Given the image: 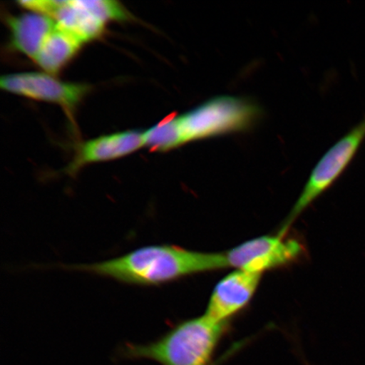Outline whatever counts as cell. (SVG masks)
<instances>
[{"mask_svg":"<svg viewBox=\"0 0 365 365\" xmlns=\"http://www.w3.org/2000/svg\"><path fill=\"white\" fill-rule=\"evenodd\" d=\"M66 270L110 278L127 285L158 287L228 268L225 252H202L173 245L143 246L106 261L65 264Z\"/></svg>","mask_w":365,"mask_h":365,"instance_id":"6da1fadb","label":"cell"},{"mask_svg":"<svg viewBox=\"0 0 365 365\" xmlns=\"http://www.w3.org/2000/svg\"><path fill=\"white\" fill-rule=\"evenodd\" d=\"M230 322L207 314L178 323L158 339L145 344H128L123 357L147 359L161 365H208Z\"/></svg>","mask_w":365,"mask_h":365,"instance_id":"7a4b0ae2","label":"cell"},{"mask_svg":"<svg viewBox=\"0 0 365 365\" xmlns=\"http://www.w3.org/2000/svg\"><path fill=\"white\" fill-rule=\"evenodd\" d=\"M263 115L257 103L239 96L221 95L173 116L182 145L252 129Z\"/></svg>","mask_w":365,"mask_h":365,"instance_id":"3957f363","label":"cell"},{"mask_svg":"<svg viewBox=\"0 0 365 365\" xmlns=\"http://www.w3.org/2000/svg\"><path fill=\"white\" fill-rule=\"evenodd\" d=\"M364 140L365 115L319 160L278 234L287 235L297 218L344 175Z\"/></svg>","mask_w":365,"mask_h":365,"instance_id":"277c9868","label":"cell"},{"mask_svg":"<svg viewBox=\"0 0 365 365\" xmlns=\"http://www.w3.org/2000/svg\"><path fill=\"white\" fill-rule=\"evenodd\" d=\"M304 251L298 240L277 234L249 240L225 253L228 267L263 274L296 263Z\"/></svg>","mask_w":365,"mask_h":365,"instance_id":"5b68a950","label":"cell"},{"mask_svg":"<svg viewBox=\"0 0 365 365\" xmlns=\"http://www.w3.org/2000/svg\"><path fill=\"white\" fill-rule=\"evenodd\" d=\"M0 88L27 98L59 105L71 113L88 93L89 86L59 81L48 73L26 72L3 76Z\"/></svg>","mask_w":365,"mask_h":365,"instance_id":"8992f818","label":"cell"},{"mask_svg":"<svg viewBox=\"0 0 365 365\" xmlns=\"http://www.w3.org/2000/svg\"><path fill=\"white\" fill-rule=\"evenodd\" d=\"M262 274L235 270L214 287L205 314L220 322H230L248 307L261 284Z\"/></svg>","mask_w":365,"mask_h":365,"instance_id":"52a82bcc","label":"cell"},{"mask_svg":"<svg viewBox=\"0 0 365 365\" xmlns=\"http://www.w3.org/2000/svg\"><path fill=\"white\" fill-rule=\"evenodd\" d=\"M141 148H144L143 131L126 130L100 136L81 145L66 172L67 175L74 176L88 164L124 158Z\"/></svg>","mask_w":365,"mask_h":365,"instance_id":"ba28073f","label":"cell"},{"mask_svg":"<svg viewBox=\"0 0 365 365\" xmlns=\"http://www.w3.org/2000/svg\"><path fill=\"white\" fill-rule=\"evenodd\" d=\"M47 16L83 43L98 38L107 24L89 10L84 0H50Z\"/></svg>","mask_w":365,"mask_h":365,"instance_id":"9c48e42d","label":"cell"},{"mask_svg":"<svg viewBox=\"0 0 365 365\" xmlns=\"http://www.w3.org/2000/svg\"><path fill=\"white\" fill-rule=\"evenodd\" d=\"M7 24L13 47L33 61L57 26L52 18L33 11L9 17Z\"/></svg>","mask_w":365,"mask_h":365,"instance_id":"30bf717a","label":"cell"},{"mask_svg":"<svg viewBox=\"0 0 365 365\" xmlns=\"http://www.w3.org/2000/svg\"><path fill=\"white\" fill-rule=\"evenodd\" d=\"M84 43L58 25L41 48L35 62L49 75H57L79 52Z\"/></svg>","mask_w":365,"mask_h":365,"instance_id":"8fae6325","label":"cell"}]
</instances>
